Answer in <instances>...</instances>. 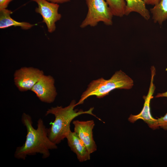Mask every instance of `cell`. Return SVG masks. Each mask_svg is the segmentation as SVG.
<instances>
[{"label":"cell","instance_id":"obj_14","mask_svg":"<svg viewBox=\"0 0 167 167\" xmlns=\"http://www.w3.org/2000/svg\"><path fill=\"white\" fill-rule=\"evenodd\" d=\"M113 16L121 17L125 15V0H105Z\"/></svg>","mask_w":167,"mask_h":167},{"label":"cell","instance_id":"obj_1","mask_svg":"<svg viewBox=\"0 0 167 167\" xmlns=\"http://www.w3.org/2000/svg\"><path fill=\"white\" fill-rule=\"evenodd\" d=\"M21 121L27 130L26 140L22 146L17 147L14 157L24 160L28 156L40 153L43 159L49 157L50 150L57 149V146L49 139L48 128L46 127L43 120L41 118L38 119L36 129L33 127L32 118L27 114L23 113Z\"/></svg>","mask_w":167,"mask_h":167},{"label":"cell","instance_id":"obj_3","mask_svg":"<svg viewBox=\"0 0 167 167\" xmlns=\"http://www.w3.org/2000/svg\"><path fill=\"white\" fill-rule=\"evenodd\" d=\"M134 85L132 79L120 70L117 71L109 79L101 78L92 81L87 89L82 94L76 106L83 104L89 96H94L101 98L107 95L113 90L117 89H129Z\"/></svg>","mask_w":167,"mask_h":167},{"label":"cell","instance_id":"obj_16","mask_svg":"<svg viewBox=\"0 0 167 167\" xmlns=\"http://www.w3.org/2000/svg\"><path fill=\"white\" fill-rule=\"evenodd\" d=\"M13 0H0V10L6 8Z\"/></svg>","mask_w":167,"mask_h":167},{"label":"cell","instance_id":"obj_4","mask_svg":"<svg viewBox=\"0 0 167 167\" xmlns=\"http://www.w3.org/2000/svg\"><path fill=\"white\" fill-rule=\"evenodd\" d=\"M88 11L86 16L80 27H94L101 22L107 26L113 24L112 12L105 0H85Z\"/></svg>","mask_w":167,"mask_h":167},{"label":"cell","instance_id":"obj_13","mask_svg":"<svg viewBox=\"0 0 167 167\" xmlns=\"http://www.w3.org/2000/svg\"><path fill=\"white\" fill-rule=\"evenodd\" d=\"M150 11L154 22L162 24L167 19V0H160L150 9Z\"/></svg>","mask_w":167,"mask_h":167},{"label":"cell","instance_id":"obj_7","mask_svg":"<svg viewBox=\"0 0 167 167\" xmlns=\"http://www.w3.org/2000/svg\"><path fill=\"white\" fill-rule=\"evenodd\" d=\"M44 72L32 67H23L16 71L14 75L15 84L20 91L31 90Z\"/></svg>","mask_w":167,"mask_h":167},{"label":"cell","instance_id":"obj_19","mask_svg":"<svg viewBox=\"0 0 167 167\" xmlns=\"http://www.w3.org/2000/svg\"><path fill=\"white\" fill-rule=\"evenodd\" d=\"M160 97H167V91L162 93H158L155 96L156 98Z\"/></svg>","mask_w":167,"mask_h":167},{"label":"cell","instance_id":"obj_9","mask_svg":"<svg viewBox=\"0 0 167 167\" xmlns=\"http://www.w3.org/2000/svg\"><path fill=\"white\" fill-rule=\"evenodd\" d=\"M75 132L83 142L91 154L97 150V146L94 140L93 129L95 126L93 120L86 121L75 120L73 122Z\"/></svg>","mask_w":167,"mask_h":167},{"label":"cell","instance_id":"obj_6","mask_svg":"<svg viewBox=\"0 0 167 167\" xmlns=\"http://www.w3.org/2000/svg\"><path fill=\"white\" fill-rule=\"evenodd\" d=\"M32 1L37 3L38 7L35 11L42 16L43 22L46 24L48 31L50 33L54 32L56 28V22L61 18V15L58 12L59 5L47 0Z\"/></svg>","mask_w":167,"mask_h":167},{"label":"cell","instance_id":"obj_5","mask_svg":"<svg viewBox=\"0 0 167 167\" xmlns=\"http://www.w3.org/2000/svg\"><path fill=\"white\" fill-rule=\"evenodd\" d=\"M151 79L148 92L146 96H144V103L143 109L141 112L136 115L131 114L128 118L129 121L134 123L137 120L141 119L146 123L151 129L155 130L159 128L157 119H155L152 116L150 110V104L151 100L153 98V95L156 88L153 83L154 77L156 74V69L154 66H151Z\"/></svg>","mask_w":167,"mask_h":167},{"label":"cell","instance_id":"obj_2","mask_svg":"<svg viewBox=\"0 0 167 167\" xmlns=\"http://www.w3.org/2000/svg\"><path fill=\"white\" fill-rule=\"evenodd\" d=\"M76 103V101L73 100L66 107H52L46 112L45 115L52 114L55 117L54 122L48 128V136L51 141L56 144H59L66 138L71 131L70 127L71 122L78 116L83 114H89L101 120L93 113V107L86 111L82 109H75Z\"/></svg>","mask_w":167,"mask_h":167},{"label":"cell","instance_id":"obj_10","mask_svg":"<svg viewBox=\"0 0 167 167\" xmlns=\"http://www.w3.org/2000/svg\"><path fill=\"white\" fill-rule=\"evenodd\" d=\"M66 138L69 146L76 154L79 161L83 162L90 159L91 154L75 132L71 131Z\"/></svg>","mask_w":167,"mask_h":167},{"label":"cell","instance_id":"obj_11","mask_svg":"<svg viewBox=\"0 0 167 167\" xmlns=\"http://www.w3.org/2000/svg\"><path fill=\"white\" fill-rule=\"evenodd\" d=\"M12 11L7 9L0 10V28L4 29L11 26L20 27L21 28L27 30L31 28L35 24L26 22H19L12 19L10 14Z\"/></svg>","mask_w":167,"mask_h":167},{"label":"cell","instance_id":"obj_18","mask_svg":"<svg viewBox=\"0 0 167 167\" xmlns=\"http://www.w3.org/2000/svg\"><path fill=\"white\" fill-rule=\"evenodd\" d=\"M48 1L57 3H63L70 1V0H47Z\"/></svg>","mask_w":167,"mask_h":167},{"label":"cell","instance_id":"obj_17","mask_svg":"<svg viewBox=\"0 0 167 167\" xmlns=\"http://www.w3.org/2000/svg\"><path fill=\"white\" fill-rule=\"evenodd\" d=\"M146 4L154 6L157 4L160 0H143Z\"/></svg>","mask_w":167,"mask_h":167},{"label":"cell","instance_id":"obj_15","mask_svg":"<svg viewBox=\"0 0 167 167\" xmlns=\"http://www.w3.org/2000/svg\"><path fill=\"white\" fill-rule=\"evenodd\" d=\"M157 120L159 126L167 130V113L164 116L158 118Z\"/></svg>","mask_w":167,"mask_h":167},{"label":"cell","instance_id":"obj_8","mask_svg":"<svg viewBox=\"0 0 167 167\" xmlns=\"http://www.w3.org/2000/svg\"><path fill=\"white\" fill-rule=\"evenodd\" d=\"M54 83V79L52 76L44 74L31 90L41 101L51 103L54 101L57 95Z\"/></svg>","mask_w":167,"mask_h":167},{"label":"cell","instance_id":"obj_12","mask_svg":"<svg viewBox=\"0 0 167 167\" xmlns=\"http://www.w3.org/2000/svg\"><path fill=\"white\" fill-rule=\"evenodd\" d=\"M126 6L125 15H128L132 12L139 14L145 19L148 20L150 18V12L143 0H125Z\"/></svg>","mask_w":167,"mask_h":167}]
</instances>
